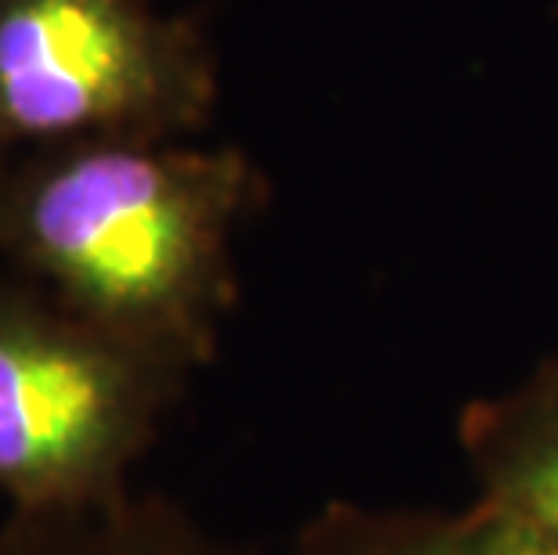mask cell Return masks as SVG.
<instances>
[{
  "mask_svg": "<svg viewBox=\"0 0 558 555\" xmlns=\"http://www.w3.org/2000/svg\"><path fill=\"white\" fill-rule=\"evenodd\" d=\"M267 203L242 148L87 137L0 159V264L101 333L198 372L239 300L234 234Z\"/></svg>",
  "mask_w": 558,
  "mask_h": 555,
  "instance_id": "obj_1",
  "label": "cell"
},
{
  "mask_svg": "<svg viewBox=\"0 0 558 555\" xmlns=\"http://www.w3.org/2000/svg\"><path fill=\"white\" fill-rule=\"evenodd\" d=\"M195 372L101 333L0 264V498L73 512L130 491Z\"/></svg>",
  "mask_w": 558,
  "mask_h": 555,
  "instance_id": "obj_2",
  "label": "cell"
},
{
  "mask_svg": "<svg viewBox=\"0 0 558 555\" xmlns=\"http://www.w3.org/2000/svg\"><path fill=\"white\" fill-rule=\"evenodd\" d=\"M217 51L159 0H0V159L87 137L192 141Z\"/></svg>",
  "mask_w": 558,
  "mask_h": 555,
  "instance_id": "obj_3",
  "label": "cell"
},
{
  "mask_svg": "<svg viewBox=\"0 0 558 555\" xmlns=\"http://www.w3.org/2000/svg\"><path fill=\"white\" fill-rule=\"evenodd\" d=\"M458 441L486 509L558 548V353L526 379L461 411Z\"/></svg>",
  "mask_w": 558,
  "mask_h": 555,
  "instance_id": "obj_4",
  "label": "cell"
},
{
  "mask_svg": "<svg viewBox=\"0 0 558 555\" xmlns=\"http://www.w3.org/2000/svg\"><path fill=\"white\" fill-rule=\"evenodd\" d=\"M0 555H239L159 494H126L73 512H4Z\"/></svg>",
  "mask_w": 558,
  "mask_h": 555,
  "instance_id": "obj_5",
  "label": "cell"
},
{
  "mask_svg": "<svg viewBox=\"0 0 558 555\" xmlns=\"http://www.w3.org/2000/svg\"><path fill=\"white\" fill-rule=\"evenodd\" d=\"M281 555H472L469 516L331 505Z\"/></svg>",
  "mask_w": 558,
  "mask_h": 555,
  "instance_id": "obj_6",
  "label": "cell"
},
{
  "mask_svg": "<svg viewBox=\"0 0 558 555\" xmlns=\"http://www.w3.org/2000/svg\"><path fill=\"white\" fill-rule=\"evenodd\" d=\"M465 516L472 555H558L548 538H541L537 530H530L512 516H501L486 505H472Z\"/></svg>",
  "mask_w": 558,
  "mask_h": 555,
  "instance_id": "obj_7",
  "label": "cell"
}]
</instances>
